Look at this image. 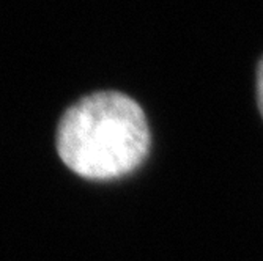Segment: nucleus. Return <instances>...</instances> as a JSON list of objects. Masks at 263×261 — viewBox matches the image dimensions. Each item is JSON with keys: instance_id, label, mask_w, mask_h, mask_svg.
Here are the masks:
<instances>
[{"instance_id": "obj_1", "label": "nucleus", "mask_w": 263, "mask_h": 261, "mask_svg": "<svg viewBox=\"0 0 263 261\" xmlns=\"http://www.w3.org/2000/svg\"><path fill=\"white\" fill-rule=\"evenodd\" d=\"M150 150L142 107L120 91H97L71 106L57 129L65 165L88 179H115L134 172Z\"/></svg>"}, {"instance_id": "obj_2", "label": "nucleus", "mask_w": 263, "mask_h": 261, "mask_svg": "<svg viewBox=\"0 0 263 261\" xmlns=\"http://www.w3.org/2000/svg\"><path fill=\"white\" fill-rule=\"evenodd\" d=\"M255 91H257V104L258 110L263 116V58L257 66V76H255Z\"/></svg>"}]
</instances>
